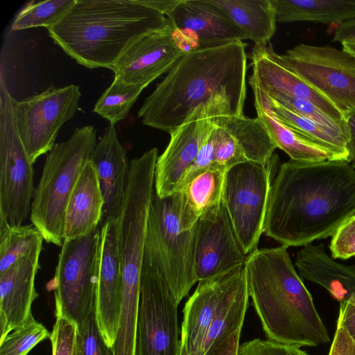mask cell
<instances>
[{
  "label": "cell",
  "instance_id": "41",
  "mask_svg": "<svg viewBox=\"0 0 355 355\" xmlns=\"http://www.w3.org/2000/svg\"><path fill=\"white\" fill-rule=\"evenodd\" d=\"M242 327L234 330L220 342L207 355H238Z\"/></svg>",
  "mask_w": 355,
  "mask_h": 355
},
{
  "label": "cell",
  "instance_id": "2",
  "mask_svg": "<svg viewBox=\"0 0 355 355\" xmlns=\"http://www.w3.org/2000/svg\"><path fill=\"white\" fill-rule=\"evenodd\" d=\"M246 44L236 41L185 53L137 112L143 124L171 135L200 105L221 96L243 111Z\"/></svg>",
  "mask_w": 355,
  "mask_h": 355
},
{
  "label": "cell",
  "instance_id": "25",
  "mask_svg": "<svg viewBox=\"0 0 355 355\" xmlns=\"http://www.w3.org/2000/svg\"><path fill=\"white\" fill-rule=\"evenodd\" d=\"M104 198L96 168L85 166L69 198L64 217V239L85 236L101 223Z\"/></svg>",
  "mask_w": 355,
  "mask_h": 355
},
{
  "label": "cell",
  "instance_id": "17",
  "mask_svg": "<svg viewBox=\"0 0 355 355\" xmlns=\"http://www.w3.org/2000/svg\"><path fill=\"white\" fill-rule=\"evenodd\" d=\"M189 49L247 40L224 12L209 0H180L166 17Z\"/></svg>",
  "mask_w": 355,
  "mask_h": 355
},
{
  "label": "cell",
  "instance_id": "28",
  "mask_svg": "<svg viewBox=\"0 0 355 355\" xmlns=\"http://www.w3.org/2000/svg\"><path fill=\"white\" fill-rule=\"evenodd\" d=\"M277 23L331 24L355 19V0H272Z\"/></svg>",
  "mask_w": 355,
  "mask_h": 355
},
{
  "label": "cell",
  "instance_id": "23",
  "mask_svg": "<svg viewBox=\"0 0 355 355\" xmlns=\"http://www.w3.org/2000/svg\"><path fill=\"white\" fill-rule=\"evenodd\" d=\"M254 92L257 117L262 123L276 147L285 152L291 160L303 162L340 160L348 162L346 156L321 146L295 132L272 112L265 94L248 81Z\"/></svg>",
  "mask_w": 355,
  "mask_h": 355
},
{
  "label": "cell",
  "instance_id": "5",
  "mask_svg": "<svg viewBox=\"0 0 355 355\" xmlns=\"http://www.w3.org/2000/svg\"><path fill=\"white\" fill-rule=\"evenodd\" d=\"M96 145L93 125L74 130L65 141L56 143L47 155L35 190L30 218L47 243L61 247L69 198Z\"/></svg>",
  "mask_w": 355,
  "mask_h": 355
},
{
  "label": "cell",
  "instance_id": "40",
  "mask_svg": "<svg viewBox=\"0 0 355 355\" xmlns=\"http://www.w3.org/2000/svg\"><path fill=\"white\" fill-rule=\"evenodd\" d=\"M337 322L355 342V301L352 297L340 304Z\"/></svg>",
  "mask_w": 355,
  "mask_h": 355
},
{
  "label": "cell",
  "instance_id": "21",
  "mask_svg": "<svg viewBox=\"0 0 355 355\" xmlns=\"http://www.w3.org/2000/svg\"><path fill=\"white\" fill-rule=\"evenodd\" d=\"M91 161L96 168L104 198L101 223L103 226L109 220L117 219L130 175V163L114 124L107 125L96 143Z\"/></svg>",
  "mask_w": 355,
  "mask_h": 355
},
{
  "label": "cell",
  "instance_id": "42",
  "mask_svg": "<svg viewBox=\"0 0 355 355\" xmlns=\"http://www.w3.org/2000/svg\"><path fill=\"white\" fill-rule=\"evenodd\" d=\"M332 41L355 42V19L339 24L334 31Z\"/></svg>",
  "mask_w": 355,
  "mask_h": 355
},
{
  "label": "cell",
  "instance_id": "24",
  "mask_svg": "<svg viewBox=\"0 0 355 355\" xmlns=\"http://www.w3.org/2000/svg\"><path fill=\"white\" fill-rule=\"evenodd\" d=\"M295 264L302 277L322 286L339 304L355 293V265L336 261L327 254L323 243L304 245Z\"/></svg>",
  "mask_w": 355,
  "mask_h": 355
},
{
  "label": "cell",
  "instance_id": "38",
  "mask_svg": "<svg viewBox=\"0 0 355 355\" xmlns=\"http://www.w3.org/2000/svg\"><path fill=\"white\" fill-rule=\"evenodd\" d=\"M329 249L334 259L346 260L355 255V216L345 221L334 234Z\"/></svg>",
  "mask_w": 355,
  "mask_h": 355
},
{
  "label": "cell",
  "instance_id": "30",
  "mask_svg": "<svg viewBox=\"0 0 355 355\" xmlns=\"http://www.w3.org/2000/svg\"><path fill=\"white\" fill-rule=\"evenodd\" d=\"M265 95L269 107L284 123L307 139L346 156L349 162L347 139L343 133L300 116Z\"/></svg>",
  "mask_w": 355,
  "mask_h": 355
},
{
  "label": "cell",
  "instance_id": "4",
  "mask_svg": "<svg viewBox=\"0 0 355 355\" xmlns=\"http://www.w3.org/2000/svg\"><path fill=\"white\" fill-rule=\"evenodd\" d=\"M168 24L164 15L138 0H76L47 30L78 64L112 69L137 40Z\"/></svg>",
  "mask_w": 355,
  "mask_h": 355
},
{
  "label": "cell",
  "instance_id": "14",
  "mask_svg": "<svg viewBox=\"0 0 355 355\" xmlns=\"http://www.w3.org/2000/svg\"><path fill=\"white\" fill-rule=\"evenodd\" d=\"M277 148L259 119L231 114L218 116L200 150L211 167L227 172L246 162L266 163Z\"/></svg>",
  "mask_w": 355,
  "mask_h": 355
},
{
  "label": "cell",
  "instance_id": "10",
  "mask_svg": "<svg viewBox=\"0 0 355 355\" xmlns=\"http://www.w3.org/2000/svg\"><path fill=\"white\" fill-rule=\"evenodd\" d=\"M223 114L244 115L229 99L213 97L196 107L170 135V141L155 165L154 189L159 197L170 196L180 190L216 119Z\"/></svg>",
  "mask_w": 355,
  "mask_h": 355
},
{
  "label": "cell",
  "instance_id": "43",
  "mask_svg": "<svg viewBox=\"0 0 355 355\" xmlns=\"http://www.w3.org/2000/svg\"><path fill=\"white\" fill-rule=\"evenodd\" d=\"M139 3L148 6L167 17L180 0H138Z\"/></svg>",
  "mask_w": 355,
  "mask_h": 355
},
{
  "label": "cell",
  "instance_id": "36",
  "mask_svg": "<svg viewBox=\"0 0 355 355\" xmlns=\"http://www.w3.org/2000/svg\"><path fill=\"white\" fill-rule=\"evenodd\" d=\"M82 355H113L98 328L94 312L80 325Z\"/></svg>",
  "mask_w": 355,
  "mask_h": 355
},
{
  "label": "cell",
  "instance_id": "11",
  "mask_svg": "<svg viewBox=\"0 0 355 355\" xmlns=\"http://www.w3.org/2000/svg\"><path fill=\"white\" fill-rule=\"evenodd\" d=\"M295 73L344 118L355 111V56L329 45L299 44L279 54Z\"/></svg>",
  "mask_w": 355,
  "mask_h": 355
},
{
  "label": "cell",
  "instance_id": "7",
  "mask_svg": "<svg viewBox=\"0 0 355 355\" xmlns=\"http://www.w3.org/2000/svg\"><path fill=\"white\" fill-rule=\"evenodd\" d=\"M102 248L101 225L85 236L64 240L50 283L55 315L67 317L80 325L94 312Z\"/></svg>",
  "mask_w": 355,
  "mask_h": 355
},
{
  "label": "cell",
  "instance_id": "22",
  "mask_svg": "<svg viewBox=\"0 0 355 355\" xmlns=\"http://www.w3.org/2000/svg\"><path fill=\"white\" fill-rule=\"evenodd\" d=\"M234 271L215 279L198 282L183 309L180 355H194L200 347L232 282Z\"/></svg>",
  "mask_w": 355,
  "mask_h": 355
},
{
  "label": "cell",
  "instance_id": "13",
  "mask_svg": "<svg viewBox=\"0 0 355 355\" xmlns=\"http://www.w3.org/2000/svg\"><path fill=\"white\" fill-rule=\"evenodd\" d=\"M178 304L150 267L143 265L137 322V355H180Z\"/></svg>",
  "mask_w": 355,
  "mask_h": 355
},
{
  "label": "cell",
  "instance_id": "27",
  "mask_svg": "<svg viewBox=\"0 0 355 355\" xmlns=\"http://www.w3.org/2000/svg\"><path fill=\"white\" fill-rule=\"evenodd\" d=\"M254 44L270 42L276 32L277 16L272 0H209Z\"/></svg>",
  "mask_w": 355,
  "mask_h": 355
},
{
  "label": "cell",
  "instance_id": "39",
  "mask_svg": "<svg viewBox=\"0 0 355 355\" xmlns=\"http://www.w3.org/2000/svg\"><path fill=\"white\" fill-rule=\"evenodd\" d=\"M328 355H355V342L338 322Z\"/></svg>",
  "mask_w": 355,
  "mask_h": 355
},
{
  "label": "cell",
  "instance_id": "8",
  "mask_svg": "<svg viewBox=\"0 0 355 355\" xmlns=\"http://www.w3.org/2000/svg\"><path fill=\"white\" fill-rule=\"evenodd\" d=\"M278 160L274 153L266 163L246 162L225 174L223 203L245 253L257 249L263 232L272 172Z\"/></svg>",
  "mask_w": 355,
  "mask_h": 355
},
{
  "label": "cell",
  "instance_id": "46",
  "mask_svg": "<svg viewBox=\"0 0 355 355\" xmlns=\"http://www.w3.org/2000/svg\"><path fill=\"white\" fill-rule=\"evenodd\" d=\"M350 164H352V166L355 168V157H354V159L352 160V162H350Z\"/></svg>",
  "mask_w": 355,
  "mask_h": 355
},
{
  "label": "cell",
  "instance_id": "18",
  "mask_svg": "<svg viewBox=\"0 0 355 355\" xmlns=\"http://www.w3.org/2000/svg\"><path fill=\"white\" fill-rule=\"evenodd\" d=\"M250 59L253 72L248 81L263 92L277 91L312 102L347 132L341 112L288 68L270 42L254 44Z\"/></svg>",
  "mask_w": 355,
  "mask_h": 355
},
{
  "label": "cell",
  "instance_id": "47",
  "mask_svg": "<svg viewBox=\"0 0 355 355\" xmlns=\"http://www.w3.org/2000/svg\"><path fill=\"white\" fill-rule=\"evenodd\" d=\"M355 301V293L351 297Z\"/></svg>",
  "mask_w": 355,
  "mask_h": 355
},
{
  "label": "cell",
  "instance_id": "20",
  "mask_svg": "<svg viewBox=\"0 0 355 355\" xmlns=\"http://www.w3.org/2000/svg\"><path fill=\"white\" fill-rule=\"evenodd\" d=\"M41 252L26 256L0 274V340L33 316L31 306L39 297L35 279Z\"/></svg>",
  "mask_w": 355,
  "mask_h": 355
},
{
  "label": "cell",
  "instance_id": "44",
  "mask_svg": "<svg viewBox=\"0 0 355 355\" xmlns=\"http://www.w3.org/2000/svg\"><path fill=\"white\" fill-rule=\"evenodd\" d=\"M347 130V152L349 154V162L355 157V111L349 113L345 118Z\"/></svg>",
  "mask_w": 355,
  "mask_h": 355
},
{
  "label": "cell",
  "instance_id": "9",
  "mask_svg": "<svg viewBox=\"0 0 355 355\" xmlns=\"http://www.w3.org/2000/svg\"><path fill=\"white\" fill-rule=\"evenodd\" d=\"M3 76L0 81V218L21 225L31 212L34 196L33 164L15 123L12 105Z\"/></svg>",
  "mask_w": 355,
  "mask_h": 355
},
{
  "label": "cell",
  "instance_id": "34",
  "mask_svg": "<svg viewBox=\"0 0 355 355\" xmlns=\"http://www.w3.org/2000/svg\"><path fill=\"white\" fill-rule=\"evenodd\" d=\"M263 92L270 98L293 112L311 119L321 125L343 133L348 140L347 130L312 102L277 91Z\"/></svg>",
  "mask_w": 355,
  "mask_h": 355
},
{
  "label": "cell",
  "instance_id": "35",
  "mask_svg": "<svg viewBox=\"0 0 355 355\" xmlns=\"http://www.w3.org/2000/svg\"><path fill=\"white\" fill-rule=\"evenodd\" d=\"M49 339L52 355H82L80 325L67 317L55 315Z\"/></svg>",
  "mask_w": 355,
  "mask_h": 355
},
{
  "label": "cell",
  "instance_id": "19",
  "mask_svg": "<svg viewBox=\"0 0 355 355\" xmlns=\"http://www.w3.org/2000/svg\"><path fill=\"white\" fill-rule=\"evenodd\" d=\"M102 228V257L94 313L103 340L112 347L118 329L123 280L116 243V220L107 221Z\"/></svg>",
  "mask_w": 355,
  "mask_h": 355
},
{
  "label": "cell",
  "instance_id": "6",
  "mask_svg": "<svg viewBox=\"0 0 355 355\" xmlns=\"http://www.w3.org/2000/svg\"><path fill=\"white\" fill-rule=\"evenodd\" d=\"M195 226L181 230L174 194L161 198L153 191L146 223L143 265L164 281L178 304L197 282Z\"/></svg>",
  "mask_w": 355,
  "mask_h": 355
},
{
  "label": "cell",
  "instance_id": "1",
  "mask_svg": "<svg viewBox=\"0 0 355 355\" xmlns=\"http://www.w3.org/2000/svg\"><path fill=\"white\" fill-rule=\"evenodd\" d=\"M355 216V168L340 160L282 164L272 181L263 232L282 245L332 236Z\"/></svg>",
  "mask_w": 355,
  "mask_h": 355
},
{
  "label": "cell",
  "instance_id": "45",
  "mask_svg": "<svg viewBox=\"0 0 355 355\" xmlns=\"http://www.w3.org/2000/svg\"><path fill=\"white\" fill-rule=\"evenodd\" d=\"M342 49L355 56V42H342Z\"/></svg>",
  "mask_w": 355,
  "mask_h": 355
},
{
  "label": "cell",
  "instance_id": "3",
  "mask_svg": "<svg viewBox=\"0 0 355 355\" xmlns=\"http://www.w3.org/2000/svg\"><path fill=\"white\" fill-rule=\"evenodd\" d=\"M287 248H257L248 256L249 297L267 339L299 347L327 343L328 331Z\"/></svg>",
  "mask_w": 355,
  "mask_h": 355
},
{
  "label": "cell",
  "instance_id": "32",
  "mask_svg": "<svg viewBox=\"0 0 355 355\" xmlns=\"http://www.w3.org/2000/svg\"><path fill=\"white\" fill-rule=\"evenodd\" d=\"M76 0H46L28 3L15 17L13 31L43 26L46 28L58 21Z\"/></svg>",
  "mask_w": 355,
  "mask_h": 355
},
{
  "label": "cell",
  "instance_id": "29",
  "mask_svg": "<svg viewBox=\"0 0 355 355\" xmlns=\"http://www.w3.org/2000/svg\"><path fill=\"white\" fill-rule=\"evenodd\" d=\"M44 238L33 225H10L0 218V274L19 260L42 250Z\"/></svg>",
  "mask_w": 355,
  "mask_h": 355
},
{
  "label": "cell",
  "instance_id": "26",
  "mask_svg": "<svg viewBox=\"0 0 355 355\" xmlns=\"http://www.w3.org/2000/svg\"><path fill=\"white\" fill-rule=\"evenodd\" d=\"M226 172L209 168L174 193L181 230H191L199 218L223 199Z\"/></svg>",
  "mask_w": 355,
  "mask_h": 355
},
{
  "label": "cell",
  "instance_id": "16",
  "mask_svg": "<svg viewBox=\"0 0 355 355\" xmlns=\"http://www.w3.org/2000/svg\"><path fill=\"white\" fill-rule=\"evenodd\" d=\"M168 24L151 31L133 43L112 68L114 81L146 87L168 72L184 54Z\"/></svg>",
  "mask_w": 355,
  "mask_h": 355
},
{
  "label": "cell",
  "instance_id": "31",
  "mask_svg": "<svg viewBox=\"0 0 355 355\" xmlns=\"http://www.w3.org/2000/svg\"><path fill=\"white\" fill-rule=\"evenodd\" d=\"M144 88L113 80L96 101L93 112L116 125L127 116Z\"/></svg>",
  "mask_w": 355,
  "mask_h": 355
},
{
  "label": "cell",
  "instance_id": "12",
  "mask_svg": "<svg viewBox=\"0 0 355 355\" xmlns=\"http://www.w3.org/2000/svg\"><path fill=\"white\" fill-rule=\"evenodd\" d=\"M80 96L79 87L69 85L50 86L21 101L12 98L15 123L33 164L53 148L60 130L77 112Z\"/></svg>",
  "mask_w": 355,
  "mask_h": 355
},
{
  "label": "cell",
  "instance_id": "15",
  "mask_svg": "<svg viewBox=\"0 0 355 355\" xmlns=\"http://www.w3.org/2000/svg\"><path fill=\"white\" fill-rule=\"evenodd\" d=\"M197 282L215 279L245 266L248 255L223 203L204 214L195 225Z\"/></svg>",
  "mask_w": 355,
  "mask_h": 355
},
{
  "label": "cell",
  "instance_id": "33",
  "mask_svg": "<svg viewBox=\"0 0 355 355\" xmlns=\"http://www.w3.org/2000/svg\"><path fill=\"white\" fill-rule=\"evenodd\" d=\"M50 335L47 329L32 316L24 325L0 340V355H27Z\"/></svg>",
  "mask_w": 355,
  "mask_h": 355
},
{
  "label": "cell",
  "instance_id": "37",
  "mask_svg": "<svg viewBox=\"0 0 355 355\" xmlns=\"http://www.w3.org/2000/svg\"><path fill=\"white\" fill-rule=\"evenodd\" d=\"M238 355H309L300 347L266 339L255 338L240 345Z\"/></svg>",
  "mask_w": 355,
  "mask_h": 355
}]
</instances>
